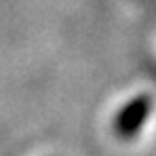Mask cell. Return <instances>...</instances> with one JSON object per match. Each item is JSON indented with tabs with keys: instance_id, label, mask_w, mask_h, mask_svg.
<instances>
[{
	"instance_id": "cell-1",
	"label": "cell",
	"mask_w": 156,
	"mask_h": 156,
	"mask_svg": "<svg viewBox=\"0 0 156 156\" xmlns=\"http://www.w3.org/2000/svg\"><path fill=\"white\" fill-rule=\"evenodd\" d=\"M152 108V101L148 99V95H139L137 99H133L122 108L118 120H116V129L122 135H133L139 129V125L148 118V112Z\"/></svg>"
}]
</instances>
